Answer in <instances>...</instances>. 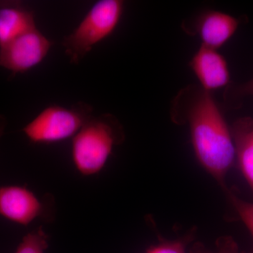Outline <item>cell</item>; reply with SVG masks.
<instances>
[{
  "label": "cell",
  "mask_w": 253,
  "mask_h": 253,
  "mask_svg": "<svg viewBox=\"0 0 253 253\" xmlns=\"http://www.w3.org/2000/svg\"><path fill=\"white\" fill-rule=\"evenodd\" d=\"M174 118L189 124L195 156L200 164L224 189L226 174L234 163L232 134L212 94L190 86L181 91L173 104Z\"/></svg>",
  "instance_id": "obj_1"
},
{
  "label": "cell",
  "mask_w": 253,
  "mask_h": 253,
  "mask_svg": "<svg viewBox=\"0 0 253 253\" xmlns=\"http://www.w3.org/2000/svg\"><path fill=\"white\" fill-rule=\"evenodd\" d=\"M125 139L121 123L113 115L92 116L72 139L71 156L82 175L99 174L109 161L115 146Z\"/></svg>",
  "instance_id": "obj_2"
},
{
  "label": "cell",
  "mask_w": 253,
  "mask_h": 253,
  "mask_svg": "<svg viewBox=\"0 0 253 253\" xmlns=\"http://www.w3.org/2000/svg\"><path fill=\"white\" fill-rule=\"evenodd\" d=\"M124 9L122 0H99L91 6L77 27L61 42L71 63L79 64L95 45L113 34Z\"/></svg>",
  "instance_id": "obj_3"
},
{
  "label": "cell",
  "mask_w": 253,
  "mask_h": 253,
  "mask_svg": "<svg viewBox=\"0 0 253 253\" xmlns=\"http://www.w3.org/2000/svg\"><path fill=\"white\" fill-rule=\"evenodd\" d=\"M89 104L79 102L70 108L51 105L43 109L23 131L33 144H49L73 139L93 115Z\"/></svg>",
  "instance_id": "obj_4"
},
{
  "label": "cell",
  "mask_w": 253,
  "mask_h": 253,
  "mask_svg": "<svg viewBox=\"0 0 253 253\" xmlns=\"http://www.w3.org/2000/svg\"><path fill=\"white\" fill-rule=\"evenodd\" d=\"M52 42L36 28L0 47V66L14 75L28 72L49 54Z\"/></svg>",
  "instance_id": "obj_5"
},
{
  "label": "cell",
  "mask_w": 253,
  "mask_h": 253,
  "mask_svg": "<svg viewBox=\"0 0 253 253\" xmlns=\"http://www.w3.org/2000/svg\"><path fill=\"white\" fill-rule=\"evenodd\" d=\"M44 206L34 192L25 186L0 187V216L22 226H28L42 216Z\"/></svg>",
  "instance_id": "obj_6"
},
{
  "label": "cell",
  "mask_w": 253,
  "mask_h": 253,
  "mask_svg": "<svg viewBox=\"0 0 253 253\" xmlns=\"http://www.w3.org/2000/svg\"><path fill=\"white\" fill-rule=\"evenodd\" d=\"M189 66L205 91L211 93L229 83L230 75L227 63L217 49L201 45Z\"/></svg>",
  "instance_id": "obj_7"
},
{
  "label": "cell",
  "mask_w": 253,
  "mask_h": 253,
  "mask_svg": "<svg viewBox=\"0 0 253 253\" xmlns=\"http://www.w3.org/2000/svg\"><path fill=\"white\" fill-rule=\"evenodd\" d=\"M238 26L239 21L230 15L210 10L198 18L192 32L199 37L202 45L217 50L234 36Z\"/></svg>",
  "instance_id": "obj_8"
},
{
  "label": "cell",
  "mask_w": 253,
  "mask_h": 253,
  "mask_svg": "<svg viewBox=\"0 0 253 253\" xmlns=\"http://www.w3.org/2000/svg\"><path fill=\"white\" fill-rule=\"evenodd\" d=\"M36 28L31 9L18 1H0V47Z\"/></svg>",
  "instance_id": "obj_9"
},
{
  "label": "cell",
  "mask_w": 253,
  "mask_h": 253,
  "mask_svg": "<svg viewBox=\"0 0 253 253\" xmlns=\"http://www.w3.org/2000/svg\"><path fill=\"white\" fill-rule=\"evenodd\" d=\"M231 134L241 172L253 191V120L241 118L234 123Z\"/></svg>",
  "instance_id": "obj_10"
},
{
  "label": "cell",
  "mask_w": 253,
  "mask_h": 253,
  "mask_svg": "<svg viewBox=\"0 0 253 253\" xmlns=\"http://www.w3.org/2000/svg\"><path fill=\"white\" fill-rule=\"evenodd\" d=\"M49 236L41 227L23 237L15 253H44L47 249Z\"/></svg>",
  "instance_id": "obj_11"
},
{
  "label": "cell",
  "mask_w": 253,
  "mask_h": 253,
  "mask_svg": "<svg viewBox=\"0 0 253 253\" xmlns=\"http://www.w3.org/2000/svg\"><path fill=\"white\" fill-rule=\"evenodd\" d=\"M229 201L235 208L240 219L244 223L253 238V202H247L226 189Z\"/></svg>",
  "instance_id": "obj_12"
},
{
  "label": "cell",
  "mask_w": 253,
  "mask_h": 253,
  "mask_svg": "<svg viewBox=\"0 0 253 253\" xmlns=\"http://www.w3.org/2000/svg\"><path fill=\"white\" fill-rule=\"evenodd\" d=\"M189 253H239V247L232 238L225 236L217 241L216 251H211L206 249L204 245L196 243L193 245Z\"/></svg>",
  "instance_id": "obj_13"
},
{
  "label": "cell",
  "mask_w": 253,
  "mask_h": 253,
  "mask_svg": "<svg viewBox=\"0 0 253 253\" xmlns=\"http://www.w3.org/2000/svg\"><path fill=\"white\" fill-rule=\"evenodd\" d=\"M192 237V234L176 241H163L153 246L147 253H186V248Z\"/></svg>",
  "instance_id": "obj_14"
},
{
  "label": "cell",
  "mask_w": 253,
  "mask_h": 253,
  "mask_svg": "<svg viewBox=\"0 0 253 253\" xmlns=\"http://www.w3.org/2000/svg\"><path fill=\"white\" fill-rule=\"evenodd\" d=\"M239 93L241 95H252L253 96V79L239 88Z\"/></svg>",
  "instance_id": "obj_15"
},
{
  "label": "cell",
  "mask_w": 253,
  "mask_h": 253,
  "mask_svg": "<svg viewBox=\"0 0 253 253\" xmlns=\"http://www.w3.org/2000/svg\"><path fill=\"white\" fill-rule=\"evenodd\" d=\"M5 127H6V121L4 117L0 116V138L2 136L4 132Z\"/></svg>",
  "instance_id": "obj_16"
},
{
  "label": "cell",
  "mask_w": 253,
  "mask_h": 253,
  "mask_svg": "<svg viewBox=\"0 0 253 253\" xmlns=\"http://www.w3.org/2000/svg\"><path fill=\"white\" fill-rule=\"evenodd\" d=\"M253 253V252H251V253Z\"/></svg>",
  "instance_id": "obj_17"
}]
</instances>
